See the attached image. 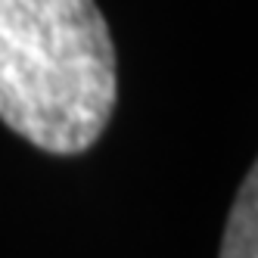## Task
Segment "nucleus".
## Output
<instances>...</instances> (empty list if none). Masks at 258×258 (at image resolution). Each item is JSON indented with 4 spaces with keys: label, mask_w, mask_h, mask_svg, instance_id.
<instances>
[{
    "label": "nucleus",
    "mask_w": 258,
    "mask_h": 258,
    "mask_svg": "<svg viewBox=\"0 0 258 258\" xmlns=\"http://www.w3.org/2000/svg\"><path fill=\"white\" fill-rule=\"evenodd\" d=\"M115 47L94 0H0V118L53 156L90 150L115 109Z\"/></svg>",
    "instance_id": "f257e3e1"
},
{
    "label": "nucleus",
    "mask_w": 258,
    "mask_h": 258,
    "mask_svg": "<svg viewBox=\"0 0 258 258\" xmlns=\"http://www.w3.org/2000/svg\"><path fill=\"white\" fill-rule=\"evenodd\" d=\"M258 174L249 168L227 218L221 258H258Z\"/></svg>",
    "instance_id": "f03ea898"
}]
</instances>
